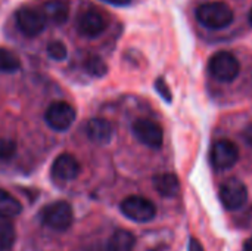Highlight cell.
<instances>
[{"label":"cell","instance_id":"5bb4252c","mask_svg":"<svg viewBox=\"0 0 252 251\" xmlns=\"http://www.w3.org/2000/svg\"><path fill=\"white\" fill-rule=\"evenodd\" d=\"M154 188L155 191L165 198L176 197L180 191V183L176 175L171 173H161L154 178Z\"/></svg>","mask_w":252,"mask_h":251},{"label":"cell","instance_id":"7c38bea8","mask_svg":"<svg viewBox=\"0 0 252 251\" xmlns=\"http://www.w3.org/2000/svg\"><path fill=\"white\" fill-rule=\"evenodd\" d=\"M87 138L96 145H108L114 136L112 124L105 118H92L86 126Z\"/></svg>","mask_w":252,"mask_h":251},{"label":"cell","instance_id":"9a60e30c","mask_svg":"<svg viewBox=\"0 0 252 251\" xmlns=\"http://www.w3.org/2000/svg\"><path fill=\"white\" fill-rule=\"evenodd\" d=\"M105 246L106 251H133L136 246V238L130 231L118 229Z\"/></svg>","mask_w":252,"mask_h":251},{"label":"cell","instance_id":"cb8c5ba5","mask_svg":"<svg viewBox=\"0 0 252 251\" xmlns=\"http://www.w3.org/2000/svg\"><path fill=\"white\" fill-rule=\"evenodd\" d=\"M77 251H106V246H100V244H90V246L80 247Z\"/></svg>","mask_w":252,"mask_h":251},{"label":"cell","instance_id":"6da1fadb","mask_svg":"<svg viewBox=\"0 0 252 251\" xmlns=\"http://www.w3.org/2000/svg\"><path fill=\"white\" fill-rule=\"evenodd\" d=\"M233 10L223 1H207L196 9V19L205 28L223 30L233 22Z\"/></svg>","mask_w":252,"mask_h":251},{"label":"cell","instance_id":"4316f807","mask_svg":"<svg viewBox=\"0 0 252 251\" xmlns=\"http://www.w3.org/2000/svg\"><path fill=\"white\" fill-rule=\"evenodd\" d=\"M244 251H252V238L245 241V244H244Z\"/></svg>","mask_w":252,"mask_h":251},{"label":"cell","instance_id":"7a4b0ae2","mask_svg":"<svg viewBox=\"0 0 252 251\" xmlns=\"http://www.w3.org/2000/svg\"><path fill=\"white\" fill-rule=\"evenodd\" d=\"M40 219L47 228L63 232L71 228L74 215L71 206L66 201H55L40 212Z\"/></svg>","mask_w":252,"mask_h":251},{"label":"cell","instance_id":"8992f818","mask_svg":"<svg viewBox=\"0 0 252 251\" xmlns=\"http://www.w3.org/2000/svg\"><path fill=\"white\" fill-rule=\"evenodd\" d=\"M219 194H220V200H221L223 206L227 210H239L248 201L247 185L238 178L226 179L220 185Z\"/></svg>","mask_w":252,"mask_h":251},{"label":"cell","instance_id":"30bf717a","mask_svg":"<svg viewBox=\"0 0 252 251\" xmlns=\"http://www.w3.org/2000/svg\"><path fill=\"white\" fill-rule=\"evenodd\" d=\"M80 175V163L71 154L59 155L50 169V176L56 183H68Z\"/></svg>","mask_w":252,"mask_h":251},{"label":"cell","instance_id":"4fadbf2b","mask_svg":"<svg viewBox=\"0 0 252 251\" xmlns=\"http://www.w3.org/2000/svg\"><path fill=\"white\" fill-rule=\"evenodd\" d=\"M41 12L46 18V21H49L55 25H62L69 18V6L65 0H47L43 4Z\"/></svg>","mask_w":252,"mask_h":251},{"label":"cell","instance_id":"83f0119b","mask_svg":"<svg viewBox=\"0 0 252 251\" xmlns=\"http://www.w3.org/2000/svg\"><path fill=\"white\" fill-rule=\"evenodd\" d=\"M250 24H251V27H252V9H251V12H250Z\"/></svg>","mask_w":252,"mask_h":251},{"label":"cell","instance_id":"7402d4cb","mask_svg":"<svg viewBox=\"0 0 252 251\" xmlns=\"http://www.w3.org/2000/svg\"><path fill=\"white\" fill-rule=\"evenodd\" d=\"M155 89H157V92L159 93V96L164 99V101H167V102H171V99H173V96H171V90L168 89V86H167V83H165V80L164 78H158L157 81H155Z\"/></svg>","mask_w":252,"mask_h":251},{"label":"cell","instance_id":"5b68a950","mask_svg":"<svg viewBox=\"0 0 252 251\" xmlns=\"http://www.w3.org/2000/svg\"><path fill=\"white\" fill-rule=\"evenodd\" d=\"M44 120L52 130L66 132L75 120V109L65 101H56L47 107Z\"/></svg>","mask_w":252,"mask_h":251},{"label":"cell","instance_id":"2e32d148","mask_svg":"<svg viewBox=\"0 0 252 251\" xmlns=\"http://www.w3.org/2000/svg\"><path fill=\"white\" fill-rule=\"evenodd\" d=\"M21 210H22L21 203L4 189H0V219L7 220L19 216Z\"/></svg>","mask_w":252,"mask_h":251},{"label":"cell","instance_id":"d6986e66","mask_svg":"<svg viewBox=\"0 0 252 251\" xmlns=\"http://www.w3.org/2000/svg\"><path fill=\"white\" fill-rule=\"evenodd\" d=\"M84 68L86 71L93 75V77H103L108 72V67L103 62V59L97 55H90L86 62H84Z\"/></svg>","mask_w":252,"mask_h":251},{"label":"cell","instance_id":"603a6c76","mask_svg":"<svg viewBox=\"0 0 252 251\" xmlns=\"http://www.w3.org/2000/svg\"><path fill=\"white\" fill-rule=\"evenodd\" d=\"M242 136H244L245 143H247V145H250V146H252V123L245 127V130L242 132Z\"/></svg>","mask_w":252,"mask_h":251},{"label":"cell","instance_id":"e0dca14e","mask_svg":"<svg viewBox=\"0 0 252 251\" xmlns=\"http://www.w3.org/2000/svg\"><path fill=\"white\" fill-rule=\"evenodd\" d=\"M16 240V231L13 225L4 219H0V251L10 250Z\"/></svg>","mask_w":252,"mask_h":251},{"label":"cell","instance_id":"277c9868","mask_svg":"<svg viewBox=\"0 0 252 251\" xmlns=\"http://www.w3.org/2000/svg\"><path fill=\"white\" fill-rule=\"evenodd\" d=\"M120 209H121V213L127 219L137 222V223L151 222L157 215L155 204L151 200L140 197V195H130V197L124 198Z\"/></svg>","mask_w":252,"mask_h":251},{"label":"cell","instance_id":"8fae6325","mask_svg":"<svg viewBox=\"0 0 252 251\" xmlns=\"http://www.w3.org/2000/svg\"><path fill=\"white\" fill-rule=\"evenodd\" d=\"M106 28V21L105 18L96 12V10H87L84 12L77 22V30L83 37L87 38H94L99 37Z\"/></svg>","mask_w":252,"mask_h":251},{"label":"cell","instance_id":"52a82bcc","mask_svg":"<svg viewBox=\"0 0 252 251\" xmlns=\"http://www.w3.org/2000/svg\"><path fill=\"white\" fill-rule=\"evenodd\" d=\"M210 160L216 170H220V172L229 170L239 160V148L232 141H227V139L217 141L211 148Z\"/></svg>","mask_w":252,"mask_h":251},{"label":"cell","instance_id":"ffe728a7","mask_svg":"<svg viewBox=\"0 0 252 251\" xmlns=\"http://www.w3.org/2000/svg\"><path fill=\"white\" fill-rule=\"evenodd\" d=\"M46 52L49 55V58L55 59V61H63L68 55V50H66V46L59 41V40H53L47 44L46 47Z\"/></svg>","mask_w":252,"mask_h":251},{"label":"cell","instance_id":"ac0fdd59","mask_svg":"<svg viewBox=\"0 0 252 251\" xmlns=\"http://www.w3.org/2000/svg\"><path fill=\"white\" fill-rule=\"evenodd\" d=\"M19 68H21L19 58L13 52L0 47V72H15Z\"/></svg>","mask_w":252,"mask_h":251},{"label":"cell","instance_id":"484cf974","mask_svg":"<svg viewBox=\"0 0 252 251\" xmlns=\"http://www.w3.org/2000/svg\"><path fill=\"white\" fill-rule=\"evenodd\" d=\"M103 1H106L112 6H127L131 0H103Z\"/></svg>","mask_w":252,"mask_h":251},{"label":"cell","instance_id":"d4e9b609","mask_svg":"<svg viewBox=\"0 0 252 251\" xmlns=\"http://www.w3.org/2000/svg\"><path fill=\"white\" fill-rule=\"evenodd\" d=\"M189 251H204L201 243L196 240V238H190V243H189Z\"/></svg>","mask_w":252,"mask_h":251},{"label":"cell","instance_id":"44dd1931","mask_svg":"<svg viewBox=\"0 0 252 251\" xmlns=\"http://www.w3.org/2000/svg\"><path fill=\"white\" fill-rule=\"evenodd\" d=\"M16 145L10 139L0 138V160H9L15 155Z\"/></svg>","mask_w":252,"mask_h":251},{"label":"cell","instance_id":"ba28073f","mask_svg":"<svg viewBox=\"0 0 252 251\" xmlns=\"http://www.w3.org/2000/svg\"><path fill=\"white\" fill-rule=\"evenodd\" d=\"M15 21L18 30L27 37L40 36L46 28V18L43 12L32 7H21L15 13Z\"/></svg>","mask_w":252,"mask_h":251},{"label":"cell","instance_id":"3957f363","mask_svg":"<svg viewBox=\"0 0 252 251\" xmlns=\"http://www.w3.org/2000/svg\"><path fill=\"white\" fill-rule=\"evenodd\" d=\"M208 71L216 80L221 83H230L239 75L241 64L235 55H232L230 52L221 50L211 56L208 62Z\"/></svg>","mask_w":252,"mask_h":251},{"label":"cell","instance_id":"9c48e42d","mask_svg":"<svg viewBox=\"0 0 252 251\" xmlns=\"http://www.w3.org/2000/svg\"><path fill=\"white\" fill-rule=\"evenodd\" d=\"M133 133L139 142H142L143 145H146L152 149H159L162 146L164 133H162L161 126L158 123H155L154 120L140 118V120L134 121Z\"/></svg>","mask_w":252,"mask_h":251}]
</instances>
